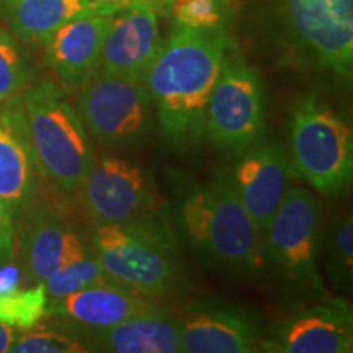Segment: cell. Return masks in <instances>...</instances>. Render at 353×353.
I'll use <instances>...</instances> for the list:
<instances>
[{"label":"cell","mask_w":353,"mask_h":353,"mask_svg":"<svg viewBox=\"0 0 353 353\" xmlns=\"http://www.w3.org/2000/svg\"><path fill=\"white\" fill-rule=\"evenodd\" d=\"M231 50L228 30H196L175 23L144 76L162 136L176 149L205 138L211 90Z\"/></svg>","instance_id":"6da1fadb"},{"label":"cell","mask_w":353,"mask_h":353,"mask_svg":"<svg viewBox=\"0 0 353 353\" xmlns=\"http://www.w3.org/2000/svg\"><path fill=\"white\" fill-rule=\"evenodd\" d=\"M26 131L41 174L63 195L77 193L97 154L76 105L50 79L20 94Z\"/></svg>","instance_id":"7a4b0ae2"},{"label":"cell","mask_w":353,"mask_h":353,"mask_svg":"<svg viewBox=\"0 0 353 353\" xmlns=\"http://www.w3.org/2000/svg\"><path fill=\"white\" fill-rule=\"evenodd\" d=\"M182 229L201 257L239 276H259L267 265L263 236L226 176L192 193L180 208Z\"/></svg>","instance_id":"3957f363"},{"label":"cell","mask_w":353,"mask_h":353,"mask_svg":"<svg viewBox=\"0 0 353 353\" xmlns=\"http://www.w3.org/2000/svg\"><path fill=\"white\" fill-rule=\"evenodd\" d=\"M90 244L114 281L145 298L165 296L176 286L174 239L156 218L123 224L95 223Z\"/></svg>","instance_id":"277c9868"},{"label":"cell","mask_w":353,"mask_h":353,"mask_svg":"<svg viewBox=\"0 0 353 353\" xmlns=\"http://www.w3.org/2000/svg\"><path fill=\"white\" fill-rule=\"evenodd\" d=\"M290 161L322 195H339L353 176L352 128L327 101L304 97L290 113Z\"/></svg>","instance_id":"5b68a950"},{"label":"cell","mask_w":353,"mask_h":353,"mask_svg":"<svg viewBox=\"0 0 353 353\" xmlns=\"http://www.w3.org/2000/svg\"><path fill=\"white\" fill-rule=\"evenodd\" d=\"M286 43L304 63L348 81L353 68V0H270Z\"/></svg>","instance_id":"8992f818"},{"label":"cell","mask_w":353,"mask_h":353,"mask_svg":"<svg viewBox=\"0 0 353 353\" xmlns=\"http://www.w3.org/2000/svg\"><path fill=\"white\" fill-rule=\"evenodd\" d=\"M267 118L262 77L239 56L229 54L211 90L205 138L221 151L241 156L259 143Z\"/></svg>","instance_id":"52a82bcc"},{"label":"cell","mask_w":353,"mask_h":353,"mask_svg":"<svg viewBox=\"0 0 353 353\" xmlns=\"http://www.w3.org/2000/svg\"><path fill=\"white\" fill-rule=\"evenodd\" d=\"M267 259L291 285L325 293L319 273L321 205L306 188H290L263 236Z\"/></svg>","instance_id":"ba28073f"},{"label":"cell","mask_w":353,"mask_h":353,"mask_svg":"<svg viewBox=\"0 0 353 353\" xmlns=\"http://www.w3.org/2000/svg\"><path fill=\"white\" fill-rule=\"evenodd\" d=\"M76 108L92 139L107 148H132L152 128V101L144 82L97 74L77 88Z\"/></svg>","instance_id":"9c48e42d"},{"label":"cell","mask_w":353,"mask_h":353,"mask_svg":"<svg viewBox=\"0 0 353 353\" xmlns=\"http://www.w3.org/2000/svg\"><path fill=\"white\" fill-rule=\"evenodd\" d=\"M83 208L97 224L154 219L161 206L152 179L143 167L118 154L95 157L79 188Z\"/></svg>","instance_id":"30bf717a"},{"label":"cell","mask_w":353,"mask_h":353,"mask_svg":"<svg viewBox=\"0 0 353 353\" xmlns=\"http://www.w3.org/2000/svg\"><path fill=\"white\" fill-rule=\"evenodd\" d=\"M19 224L15 254L20 272L32 283H43L57 268L94 249L72 221L46 200L34 198Z\"/></svg>","instance_id":"8fae6325"},{"label":"cell","mask_w":353,"mask_h":353,"mask_svg":"<svg viewBox=\"0 0 353 353\" xmlns=\"http://www.w3.org/2000/svg\"><path fill=\"white\" fill-rule=\"evenodd\" d=\"M260 350L270 353H350L353 352V314L342 298L290 312L275 321L260 337Z\"/></svg>","instance_id":"7c38bea8"},{"label":"cell","mask_w":353,"mask_h":353,"mask_svg":"<svg viewBox=\"0 0 353 353\" xmlns=\"http://www.w3.org/2000/svg\"><path fill=\"white\" fill-rule=\"evenodd\" d=\"M182 352L250 353L260 345L262 321L254 309L221 299H196L185 306Z\"/></svg>","instance_id":"4fadbf2b"},{"label":"cell","mask_w":353,"mask_h":353,"mask_svg":"<svg viewBox=\"0 0 353 353\" xmlns=\"http://www.w3.org/2000/svg\"><path fill=\"white\" fill-rule=\"evenodd\" d=\"M294 174L283 148L273 141H265L242 152L226 176L262 236L290 192Z\"/></svg>","instance_id":"5bb4252c"},{"label":"cell","mask_w":353,"mask_h":353,"mask_svg":"<svg viewBox=\"0 0 353 353\" xmlns=\"http://www.w3.org/2000/svg\"><path fill=\"white\" fill-rule=\"evenodd\" d=\"M157 8L141 6L113 13L103 46L99 74L144 81L164 39Z\"/></svg>","instance_id":"9a60e30c"},{"label":"cell","mask_w":353,"mask_h":353,"mask_svg":"<svg viewBox=\"0 0 353 353\" xmlns=\"http://www.w3.org/2000/svg\"><path fill=\"white\" fill-rule=\"evenodd\" d=\"M39 174L20 95L0 105V198L15 216L17 224L38 198Z\"/></svg>","instance_id":"2e32d148"},{"label":"cell","mask_w":353,"mask_h":353,"mask_svg":"<svg viewBox=\"0 0 353 353\" xmlns=\"http://www.w3.org/2000/svg\"><path fill=\"white\" fill-rule=\"evenodd\" d=\"M112 15H87L65 23L44 43V63L57 81L81 88L100 69L101 46Z\"/></svg>","instance_id":"e0dca14e"},{"label":"cell","mask_w":353,"mask_h":353,"mask_svg":"<svg viewBox=\"0 0 353 353\" xmlns=\"http://www.w3.org/2000/svg\"><path fill=\"white\" fill-rule=\"evenodd\" d=\"M157 307L143 294L118 281L88 286L64 298L48 299L46 316H54L95 330L113 327L128 317Z\"/></svg>","instance_id":"ac0fdd59"},{"label":"cell","mask_w":353,"mask_h":353,"mask_svg":"<svg viewBox=\"0 0 353 353\" xmlns=\"http://www.w3.org/2000/svg\"><path fill=\"white\" fill-rule=\"evenodd\" d=\"M117 12L100 0H0V20L8 32L25 44L41 48L69 21Z\"/></svg>","instance_id":"d6986e66"},{"label":"cell","mask_w":353,"mask_h":353,"mask_svg":"<svg viewBox=\"0 0 353 353\" xmlns=\"http://www.w3.org/2000/svg\"><path fill=\"white\" fill-rule=\"evenodd\" d=\"M100 350L113 353H179L182 352L180 316L154 307L97 330Z\"/></svg>","instance_id":"ffe728a7"},{"label":"cell","mask_w":353,"mask_h":353,"mask_svg":"<svg viewBox=\"0 0 353 353\" xmlns=\"http://www.w3.org/2000/svg\"><path fill=\"white\" fill-rule=\"evenodd\" d=\"M114 281L112 276L101 267L95 250L92 249L82 257L70 260L69 263L63 265L52 272L46 280L43 281L44 290L50 299L64 298L68 294L77 293V291L85 290L88 286L107 283Z\"/></svg>","instance_id":"44dd1931"},{"label":"cell","mask_w":353,"mask_h":353,"mask_svg":"<svg viewBox=\"0 0 353 353\" xmlns=\"http://www.w3.org/2000/svg\"><path fill=\"white\" fill-rule=\"evenodd\" d=\"M48 299L43 283L0 294V321L17 330L37 327L39 321L46 317Z\"/></svg>","instance_id":"7402d4cb"},{"label":"cell","mask_w":353,"mask_h":353,"mask_svg":"<svg viewBox=\"0 0 353 353\" xmlns=\"http://www.w3.org/2000/svg\"><path fill=\"white\" fill-rule=\"evenodd\" d=\"M32 68L23 48L0 26V105L19 97L32 83Z\"/></svg>","instance_id":"603a6c76"},{"label":"cell","mask_w":353,"mask_h":353,"mask_svg":"<svg viewBox=\"0 0 353 353\" xmlns=\"http://www.w3.org/2000/svg\"><path fill=\"white\" fill-rule=\"evenodd\" d=\"M327 270L330 281L341 290L352 285L353 273V219L352 214H342L332 224L329 234Z\"/></svg>","instance_id":"cb8c5ba5"},{"label":"cell","mask_w":353,"mask_h":353,"mask_svg":"<svg viewBox=\"0 0 353 353\" xmlns=\"http://www.w3.org/2000/svg\"><path fill=\"white\" fill-rule=\"evenodd\" d=\"M175 23L196 30H228L226 0H172Z\"/></svg>","instance_id":"d4e9b609"},{"label":"cell","mask_w":353,"mask_h":353,"mask_svg":"<svg viewBox=\"0 0 353 353\" xmlns=\"http://www.w3.org/2000/svg\"><path fill=\"white\" fill-rule=\"evenodd\" d=\"M12 353H82L90 352L83 343L69 335L48 329L19 330Z\"/></svg>","instance_id":"484cf974"},{"label":"cell","mask_w":353,"mask_h":353,"mask_svg":"<svg viewBox=\"0 0 353 353\" xmlns=\"http://www.w3.org/2000/svg\"><path fill=\"white\" fill-rule=\"evenodd\" d=\"M17 244V221L12 210L0 198V265L13 262Z\"/></svg>","instance_id":"4316f807"},{"label":"cell","mask_w":353,"mask_h":353,"mask_svg":"<svg viewBox=\"0 0 353 353\" xmlns=\"http://www.w3.org/2000/svg\"><path fill=\"white\" fill-rule=\"evenodd\" d=\"M20 288V267L13 262L0 265V294Z\"/></svg>","instance_id":"83f0119b"},{"label":"cell","mask_w":353,"mask_h":353,"mask_svg":"<svg viewBox=\"0 0 353 353\" xmlns=\"http://www.w3.org/2000/svg\"><path fill=\"white\" fill-rule=\"evenodd\" d=\"M100 2L107 3V6L117 8V10H123V8H130V7L148 6V7L157 8V10L161 12L164 7L170 6L172 0H100Z\"/></svg>","instance_id":"f1b7e54d"},{"label":"cell","mask_w":353,"mask_h":353,"mask_svg":"<svg viewBox=\"0 0 353 353\" xmlns=\"http://www.w3.org/2000/svg\"><path fill=\"white\" fill-rule=\"evenodd\" d=\"M17 334H19V330L0 321V353L10 352L13 342L17 339Z\"/></svg>","instance_id":"f546056e"}]
</instances>
